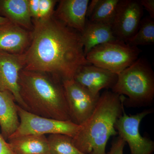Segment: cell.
Returning <instances> with one entry per match:
<instances>
[{"label": "cell", "mask_w": 154, "mask_h": 154, "mask_svg": "<svg viewBox=\"0 0 154 154\" xmlns=\"http://www.w3.org/2000/svg\"><path fill=\"white\" fill-rule=\"evenodd\" d=\"M33 25L23 69L47 74L62 82L73 79L81 68L91 65L86 59L80 32L54 16Z\"/></svg>", "instance_id": "cell-1"}, {"label": "cell", "mask_w": 154, "mask_h": 154, "mask_svg": "<svg viewBox=\"0 0 154 154\" xmlns=\"http://www.w3.org/2000/svg\"><path fill=\"white\" fill-rule=\"evenodd\" d=\"M18 83L25 110L42 117L71 121L61 81L47 74L22 69Z\"/></svg>", "instance_id": "cell-2"}, {"label": "cell", "mask_w": 154, "mask_h": 154, "mask_svg": "<svg viewBox=\"0 0 154 154\" xmlns=\"http://www.w3.org/2000/svg\"><path fill=\"white\" fill-rule=\"evenodd\" d=\"M124 98L107 91L100 95L93 113L72 138L80 151L85 154H107V141L110 137L118 134L115 124L124 110Z\"/></svg>", "instance_id": "cell-3"}, {"label": "cell", "mask_w": 154, "mask_h": 154, "mask_svg": "<svg viewBox=\"0 0 154 154\" xmlns=\"http://www.w3.org/2000/svg\"><path fill=\"white\" fill-rule=\"evenodd\" d=\"M112 92L125 95L123 105L140 107L152 104L154 98V73L149 63L138 58L131 65L118 75Z\"/></svg>", "instance_id": "cell-4"}, {"label": "cell", "mask_w": 154, "mask_h": 154, "mask_svg": "<svg viewBox=\"0 0 154 154\" xmlns=\"http://www.w3.org/2000/svg\"><path fill=\"white\" fill-rule=\"evenodd\" d=\"M141 52L137 46L116 39L93 48L86 58L91 64L118 75L137 60Z\"/></svg>", "instance_id": "cell-5"}, {"label": "cell", "mask_w": 154, "mask_h": 154, "mask_svg": "<svg viewBox=\"0 0 154 154\" xmlns=\"http://www.w3.org/2000/svg\"><path fill=\"white\" fill-rule=\"evenodd\" d=\"M17 110L20 124L16 132L10 138L25 135L47 134H64L73 138L79 129L80 125L71 121H62L39 116L28 112L18 105Z\"/></svg>", "instance_id": "cell-6"}, {"label": "cell", "mask_w": 154, "mask_h": 154, "mask_svg": "<svg viewBox=\"0 0 154 154\" xmlns=\"http://www.w3.org/2000/svg\"><path fill=\"white\" fill-rule=\"evenodd\" d=\"M152 112L151 110H145L134 115H128L124 109L116 122L115 129L119 136L128 143L131 154H152L153 152L154 142L143 137L139 129L141 122Z\"/></svg>", "instance_id": "cell-7"}, {"label": "cell", "mask_w": 154, "mask_h": 154, "mask_svg": "<svg viewBox=\"0 0 154 154\" xmlns=\"http://www.w3.org/2000/svg\"><path fill=\"white\" fill-rule=\"evenodd\" d=\"M70 120L80 125L91 116L96 107L99 96H94L74 79L62 82Z\"/></svg>", "instance_id": "cell-8"}, {"label": "cell", "mask_w": 154, "mask_h": 154, "mask_svg": "<svg viewBox=\"0 0 154 154\" xmlns=\"http://www.w3.org/2000/svg\"><path fill=\"white\" fill-rule=\"evenodd\" d=\"M138 0H119L111 23L113 34L118 40L127 42L137 33L143 15Z\"/></svg>", "instance_id": "cell-9"}, {"label": "cell", "mask_w": 154, "mask_h": 154, "mask_svg": "<svg viewBox=\"0 0 154 154\" xmlns=\"http://www.w3.org/2000/svg\"><path fill=\"white\" fill-rule=\"evenodd\" d=\"M25 66L24 54H12L0 51V91H9L18 105L25 110L19 94V75Z\"/></svg>", "instance_id": "cell-10"}, {"label": "cell", "mask_w": 154, "mask_h": 154, "mask_svg": "<svg viewBox=\"0 0 154 154\" xmlns=\"http://www.w3.org/2000/svg\"><path fill=\"white\" fill-rule=\"evenodd\" d=\"M117 78L118 75L91 64L81 68L73 79L94 96H99L102 89H112Z\"/></svg>", "instance_id": "cell-11"}, {"label": "cell", "mask_w": 154, "mask_h": 154, "mask_svg": "<svg viewBox=\"0 0 154 154\" xmlns=\"http://www.w3.org/2000/svg\"><path fill=\"white\" fill-rule=\"evenodd\" d=\"M89 2V0L58 1L54 17L69 28L82 33L85 27Z\"/></svg>", "instance_id": "cell-12"}, {"label": "cell", "mask_w": 154, "mask_h": 154, "mask_svg": "<svg viewBox=\"0 0 154 154\" xmlns=\"http://www.w3.org/2000/svg\"><path fill=\"white\" fill-rule=\"evenodd\" d=\"M32 36V31L11 22L0 25V51L23 54L31 43Z\"/></svg>", "instance_id": "cell-13"}, {"label": "cell", "mask_w": 154, "mask_h": 154, "mask_svg": "<svg viewBox=\"0 0 154 154\" xmlns=\"http://www.w3.org/2000/svg\"><path fill=\"white\" fill-rule=\"evenodd\" d=\"M16 102L10 91H0L1 134L6 140L16 132L20 124Z\"/></svg>", "instance_id": "cell-14"}, {"label": "cell", "mask_w": 154, "mask_h": 154, "mask_svg": "<svg viewBox=\"0 0 154 154\" xmlns=\"http://www.w3.org/2000/svg\"><path fill=\"white\" fill-rule=\"evenodd\" d=\"M0 16L26 30L33 31L28 0H0Z\"/></svg>", "instance_id": "cell-15"}, {"label": "cell", "mask_w": 154, "mask_h": 154, "mask_svg": "<svg viewBox=\"0 0 154 154\" xmlns=\"http://www.w3.org/2000/svg\"><path fill=\"white\" fill-rule=\"evenodd\" d=\"M81 33L85 56L93 48L117 39L113 34L111 25L87 20Z\"/></svg>", "instance_id": "cell-16"}, {"label": "cell", "mask_w": 154, "mask_h": 154, "mask_svg": "<svg viewBox=\"0 0 154 154\" xmlns=\"http://www.w3.org/2000/svg\"><path fill=\"white\" fill-rule=\"evenodd\" d=\"M8 143L17 154H49L45 135L29 134L8 139Z\"/></svg>", "instance_id": "cell-17"}, {"label": "cell", "mask_w": 154, "mask_h": 154, "mask_svg": "<svg viewBox=\"0 0 154 154\" xmlns=\"http://www.w3.org/2000/svg\"><path fill=\"white\" fill-rule=\"evenodd\" d=\"M47 140L49 154H85L76 147L72 137L66 135L50 134Z\"/></svg>", "instance_id": "cell-18"}, {"label": "cell", "mask_w": 154, "mask_h": 154, "mask_svg": "<svg viewBox=\"0 0 154 154\" xmlns=\"http://www.w3.org/2000/svg\"><path fill=\"white\" fill-rule=\"evenodd\" d=\"M119 2V0H99L89 18V21L111 25Z\"/></svg>", "instance_id": "cell-19"}, {"label": "cell", "mask_w": 154, "mask_h": 154, "mask_svg": "<svg viewBox=\"0 0 154 154\" xmlns=\"http://www.w3.org/2000/svg\"><path fill=\"white\" fill-rule=\"evenodd\" d=\"M154 43V21L150 17L142 19L137 32L127 42L137 47L138 45H149Z\"/></svg>", "instance_id": "cell-20"}, {"label": "cell", "mask_w": 154, "mask_h": 154, "mask_svg": "<svg viewBox=\"0 0 154 154\" xmlns=\"http://www.w3.org/2000/svg\"><path fill=\"white\" fill-rule=\"evenodd\" d=\"M58 1L56 0H39V12L38 19L33 22V25L37 22H43L54 16V8Z\"/></svg>", "instance_id": "cell-21"}, {"label": "cell", "mask_w": 154, "mask_h": 154, "mask_svg": "<svg viewBox=\"0 0 154 154\" xmlns=\"http://www.w3.org/2000/svg\"><path fill=\"white\" fill-rule=\"evenodd\" d=\"M125 144V142L118 136L112 142L111 148L108 154H123Z\"/></svg>", "instance_id": "cell-22"}, {"label": "cell", "mask_w": 154, "mask_h": 154, "mask_svg": "<svg viewBox=\"0 0 154 154\" xmlns=\"http://www.w3.org/2000/svg\"><path fill=\"white\" fill-rule=\"evenodd\" d=\"M28 2L29 11L33 24L38 19L39 0H28Z\"/></svg>", "instance_id": "cell-23"}, {"label": "cell", "mask_w": 154, "mask_h": 154, "mask_svg": "<svg viewBox=\"0 0 154 154\" xmlns=\"http://www.w3.org/2000/svg\"><path fill=\"white\" fill-rule=\"evenodd\" d=\"M0 154H17L0 133Z\"/></svg>", "instance_id": "cell-24"}, {"label": "cell", "mask_w": 154, "mask_h": 154, "mask_svg": "<svg viewBox=\"0 0 154 154\" xmlns=\"http://www.w3.org/2000/svg\"><path fill=\"white\" fill-rule=\"evenodd\" d=\"M140 2L143 8L146 10L149 14L150 17L154 19V0H140Z\"/></svg>", "instance_id": "cell-25"}, {"label": "cell", "mask_w": 154, "mask_h": 154, "mask_svg": "<svg viewBox=\"0 0 154 154\" xmlns=\"http://www.w3.org/2000/svg\"><path fill=\"white\" fill-rule=\"evenodd\" d=\"M99 0H92L91 2H89L87 11V18H89L96 8Z\"/></svg>", "instance_id": "cell-26"}, {"label": "cell", "mask_w": 154, "mask_h": 154, "mask_svg": "<svg viewBox=\"0 0 154 154\" xmlns=\"http://www.w3.org/2000/svg\"><path fill=\"white\" fill-rule=\"evenodd\" d=\"M10 22V21L8 19L0 16V25L7 24Z\"/></svg>", "instance_id": "cell-27"}]
</instances>
